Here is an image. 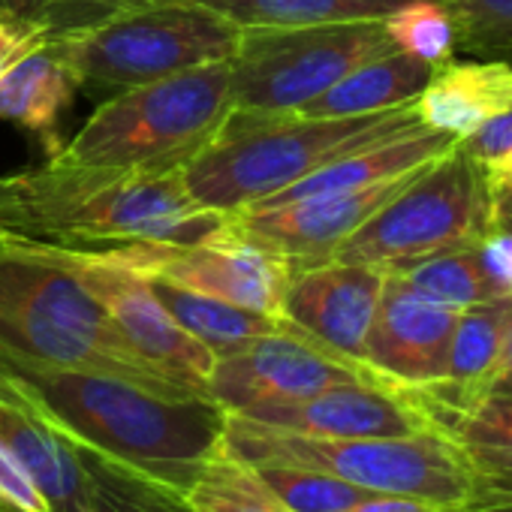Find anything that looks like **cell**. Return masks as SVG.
Returning <instances> with one entry per match:
<instances>
[{
  "instance_id": "cell-30",
  "label": "cell",
  "mask_w": 512,
  "mask_h": 512,
  "mask_svg": "<svg viewBox=\"0 0 512 512\" xmlns=\"http://www.w3.org/2000/svg\"><path fill=\"white\" fill-rule=\"evenodd\" d=\"M0 512H52L37 476L4 443H0Z\"/></svg>"
},
{
  "instance_id": "cell-13",
  "label": "cell",
  "mask_w": 512,
  "mask_h": 512,
  "mask_svg": "<svg viewBox=\"0 0 512 512\" xmlns=\"http://www.w3.org/2000/svg\"><path fill=\"white\" fill-rule=\"evenodd\" d=\"M386 275L371 266L326 260L293 275L281 320L320 347L365 365V338L374 323Z\"/></svg>"
},
{
  "instance_id": "cell-3",
  "label": "cell",
  "mask_w": 512,
  "mask_h": 512,
  "mask_svg": "<svg viewBox=\"0 0 512 512\" xmlns=\"http://www.w3.org/2000/svg\"><path fill=\"white\" fill-rule=\"evenodd\" d=\"M413 127H422L416 103L353 118H302L232 106L214 142L184 166V184L202 208L232 214Z\"/></svg>"
},
{
  "instance_id": "cell-28",
  "label": "cell",
  "mask_w": 512,
  "mask_h": 512,
  "mask_svg": "<svg viewBox=\"0 0 512 512\" xmlns=\"http://www.w3.org/2000/svg\"><path fill=\"white\" fill-rule=\"evenodd\" d=\"M290 512H344L362 497L374 494L359 485H350L338 476L296 467V464H250Z\"/></svg>"
},
{
  "instance_id": "cell-33",
  "label": "cell",
  "mask_w": 512,
  "mask_h": 512,
  "mask_svg": "<svg viewBox=\"0 0 512 512\" xmlns=\"http://www.w3.org/2000/svg\"><path fill=\"white\" fill-rule=\"evenodd\" d=\"M479 253H482L491 278L512 296V232H506V229L488 232L479 244Z\"/></svg>"
},
{
  "instance_id": "cell-18",
  "label": "cell",
  "mask_w": 512,
  "mask_h": 512,
  "mask_svg": "<svg viewBox=\"0 0 512 512\" xmlns=\"http://www.w3.org/2000/svg\"><path fill=\"white\" fill-rule=\"evenodd\" d=\"M458 142L461 139H455L449 133H437V130H428V127H413V130L398 133V136H392L386 142H377L371 148L347 154V157L311 172L308 178L290 184L287 190L263 199L260 205H250V208H266V205H281V202H293V199H305V196H323V193H344V190L371 187L377 181L413 172V169L437 160L440 154H446Z\"/></svg>"
},
{
  "instance_id": "cell-15",
  "label": "cell",
  "mask_w": 512,
  "mask_h": 512,
  "mask_svg": "<svg viewBox=\"0 0 512 512\" xmlns=\"http://www.w3.org/2000/svg\"><path fill=\"white\" fill-rule=\"evenodd\" d=\"M235 416L308 437H407L431 431L404 389L371 383H344L311 398L260 404Z\"/></svg>"
},
{
  "instance_id": "cell-37",
  "label": "cell",
  "mask_w": 512,
  "mask_h": 512,
  "mask_svg": "<svg viewBox=\"0 0 512 512\" xmlns=\"http://www.w3.org/2000/svg\"><path fill=\"white\" fill-rule=\"evenodd\" d=\"M482 169H485V178L491 184V193L512 190V151H506L494 160H485Z\"/></svg>"
},
{
  "instance_id": "cell-17",
  "label": "cell",
  "mask_w": 512,
  "mask_h": 512,
  "mask_svg": "<svg viewBox=\"0 0 512 512\" xmlns=\"http://www.w3.org/2000/svg\"><path fill=\"white\" fill-rule=\"evenodd\" d=\"M422 127L467 139L512 112V67L497 61H443L413 100Z\"/></svg>"
},
{
  "instance_id": "cell-34",
  "label": "cell",
  "mask_w": 512,
  "mask_h": 512,
  "mask_svg": "<svg viewBox=\"0 0 512 512\" xmlns=\"http://www.w3.org/2000/svg\"><path fill=\"white\" fill-rule=\"evenodd\" d=\"M458 512H512V476H476V491Z\"/></svg>"
},
{
  "instance_id": "cell-22",
  "label": "cell",
  "mask_w": 512,
  "mask_h": 512,
  "mask_svg": "<svg viewBox=\"0 0 512 512\" xmlns=\"http://www.w3.org/2000/svg\"><path fill=\"white\" fill-rule=\"evenodd\" d=\"M145 278V275H142ZM154 296L163 302V308L199 341L205 344L214 359L229 356L241 347H247L256 338H266L275 335L281 329L278 317H266V314H256L238 305H229L223 299L160 281V278H148Z\"/></svg>"
},
{
  "instance_id": "cell-21",
  "label": "cell",
  "mask_w": 512,
  "mask_h": 512,
  "mask_svg": "<svg viewBox=\"0 0 512 512\" xmlns=\"http://www.w3.org/2000/svg\"><path fill=\"white\" fill-rule=\"evenodd\" d=\"M461 449L476 476H512V392H488L464 410H419Z\"/></svg>"
},
{
  "instance_id": "cell-2",
  "label": "cell",
  "mask_w": 512,
  "mask_h": 512,
  "mask_svg": "<svg viewBox=\"0 0 512 512\" xmlns=\"http://www.w3.org/2000/svg\"><path fill=\"white\" fill-rule=\"evenodd\" d=\"M7 374L76 446L103 452L169 488L190 491L220 449L226 410L208 398H166L82 368H58L0 350Z\"/></svg>"
},
{
  "instance_id": "cell-12",
  "label": "cell",
  "mask_w": 512,
  "mask_h": 512,
  "mask_svg": "<svg viewBox=\"0 0 512 512\" xmlns=\"http://www.w3.org/2000/svg\"><path fill=\"white\" fill-rule=\"evenodd\" d=\"M425 166L359 190L323 193V196H305L266 208L232 211V226L241 238L287 256L299 269L317 266L332 260V253L362 223H368L392 196H398Z\"/></svg>"
},
{
  "instance_id": "cell-27",
  "label": "cell",
  "mask_w": 512,
  "mask_h": 512,
  "mask_svg": "<svg viewBox=\"0 0 512 512\" xmlns=\"http://www.w3.org/2000/svg\"><path fill=\"white\" fill-rule=\"evenodd\" d=\"M455 25V52L512 67V0H437Z\"/></svg>"
},
{
  "instance_id": "cell-39",
  "label": "cell",
  "mask_w": 512,
  "mask_h": 512,
  "mask_svg": "<svg viewBox=\"0 0 512 512\" xmlns=\"http://www.w3.org/2000/svg\"><path fill=\"white\" fill-rule=\"evenodd\" d=\"M506 383H512V326H509V335H506V350H503V365H500V377H497V389H503Z\"/></svg>"
},
{
  "instance_id": "cell-7",
  "label": "cell",
  "mask_w": 512,
  "mask_h": 512,
  "mask_svg": "<svg viewBox=\"0 0 512 512\" xmlns=\"http://www.w3.org/2000/svg\"><path fill=\"white\" fill-rule=\"evenodd\" d=\"M494 232V193L482 163L458 142L362 223L332 260L392 275L425 256L476 247Z\"/></svg>"
},
{
  "instance_id": "cell-25",
  "label": "cell",
  "mask_w": 512,
  "mask_h": 512,
  "mask_svg": "<svg viewBox=\"0 0 512 512\" xmlns=\"http://www.w3.org/2000/svg\"><path fill=\"white\" fill-rule=\"evenodd\" d=\"M392 278H398L416 296L446 305V308H458V311L497 302V299H512L485 269L479 244L425 256L419 263H410L392 272Z\"/></svg>"
},
{
  "instance_id": "cell-36",
  "label": "cell",
  "mask_w": 512,
  "mask_h": 512,
  "mask_svg": "<svg viewBox=\"0 0 512 512\" xmlns=\"http://www.w3.org/2000/svg\"><path fill=\"white\" fill-rule=\"evenodd\" d=\"M124 4H133V0H73L70 25H67L64 31L79 28V25H88V22L106 16V13H112V10H118V7H124Z\"/></svg>"
},
{
  "instance_id": "cell-38",
  "label": "cell",
  "mask_w": 512,
  "mask_h": 512,
  "mask_svg": "<svg viewBox=\"0 0 512 512\" xmlns=\"http://www.w3.org/2000/svg\"><path fill=\"white\" fill-rule=\"evenodd\" d=\"M494 229L512 232V190L494 193Z\"/></svg>"
},
{
  "instance_id": "cell-40",
  "label": "cell",
  "mask_w": 512,
  "mask_h": 512,
  "mask_svg": "<svg viewBox=\"0 0 512 512\" xmlns=\"http://www.w3.org/2000/svg\"><path fill=\"white\" fill-rule=\"evenodd\" d=\"M497 392H512V383H506L503 389H497Z\"/></svg>"
},
{
  "instance_id": "cell-35",
  "label": "cell",
  "mask_w": 512,
  "mask_h": 512,
  "mask_svg": "<svg viewBox=\"0 0 512 512\" xmlns=\"http://www.w3.org/2000/svg\"><path fill=\"white\" fill-rule=\"evenodd\" d=\"M344 512H449V509H440L428 500L404 497V494H368Z\"/></svg>"
},
{
  "instance_id": "cell-43",
  "label": "cell",
  "mask_w": 512,
  "mask_h": 512,
  "mask_svg": "<svg viewBox=\"0 0 512 512\" xmlns=\"http://www.w3.org/2000/svg\"><path fill=\"white\" fill-rule=\"evenodd\" d=\"M449 512H458V509H449Z\"/></svg>"
},
{
  "instance_id": "cell-42",
  "label": "cell",
  "mask_w": 512,
  "mask_h": 512,
  "mask_svg": "<svg viewBox=\"0 0 512 512\" xmlns=\"http://www.w3.org/2000/svg\"><path fill=\"white\" fill-rule=\"evenodd\" d=\"M0 241H4V232H0Z\"/></svg>"
},
{
  "instance_id": "cell-31",
  "label": "cell",
  "mask_w": 512,
  "mask_h": 512,
  "mask_svg": "<svg viewBox=\"0 0 512 512\" xmlns=\"http://www.w3.org/2000/svg\"><path fill=\"white\" fill-rule=\"evenodd\" d=\"M49 37H52V28L37 25V22H19V19L0 22V76H4L19 58L43 46Z\"/></svg>"
},
{
  "instance_id": "cell-19",
  "label": "cell",
  "mask_w": 512,
  "mask_h": 512,
  "mask_svg": "<svg viewBox=\"0 0 512 512\" xmlns=\"http://www.w3.org/2000/svg\"><path fill=\"white\" fill-rule=\"evenodd\" d=\"M73 100L76 82L49 40L0 76V118L37 136L49 157L64 148L61 118Z\"/></svg>"
},
{
  "instance_id": "cell-16",
  "label": "cell",
  "mask_w": 512,
  "mask_h": 512,
  "mask_svg": "<svg viewBox=\"0 0 512 512\" xmlns=\"http://www.w3.org/2000/svg\"><path fill=\"white\" fill-rule=\"evenodd\" d=\"M0 443L28 464L46 491L52 512H88L85 479L73 443L7 374H0Z\"/></svg>"
},
{
  "instance_id": "cell-11",
  "label": "cell",
  "mask_w": 512,
  "mask_h": 512,
  "mask_svg": "<svg viewBox=\"0 0 512 512\" xmlns=\"http://www.w3.org/2000/svg\"><path fill=\"white\" fill-rule=\"evenodd\" d=\"M344 383L392 386L368 365L320 347L281 320L275 335L256 338L247 347L214 359L208 374V398L226 413H241L260 404L311 398Z\"/></svg>"
},
{
  "instance_id": "cell-41",
  "label": "cell",
  "mask_w": 512,
  "mask_h": 512,
  "mask_svg": "<svg viewBox=\"0 0 512 512\" xmlns=\"http://www.w3.org/2000/svg\"><path fill=\"white\" fill-rule=\"evenodd\" d=\"M4 19H10V16L4 13V7H0V22H4Z\"/></svg>"
},
{
  "instance_id": "cell-32",
  "label": "cell",
  "mask_w": 512,
  "mask_h": 512,
  "mask_svg": "<svg viewBox=\"0 0 512 512\" xmlns=\"http://www.w3.org/2000/svg\"><path fill=\"white\" fill-rule=\"evenodd\" d=\"M0 7L10 19L37 22L52 28V34H61L70 25L73 0H0Z\"/></svg>"
},
{
  "instance_id": "cell-14",
  "label": "cell",
  "mask_w": 512,
  "mask_h": 512,
  "mask_svg": "<svg viewBox=\"0 0 512 512\" xmlns=\"http://www.w3.org/2000/svg\"><path fill=\"white\" fill-rule=\"evenodd\" d=\"M458 308L416 296L386 275L374 323L365 338V365L398 389L428 386L446 377Z\"/></svg>"
},
{
  "instance_id": "cell-20",
  "label": "cell",
  "mask_w": 512,
  "mask_h": 512,
  "mask_svg": "<svg viewBox=\"0 0 512 512\" xmlns=\"http://www.w3.org/2000/svg\"><path fill=\"white\" fill-rule=\"evenodd\" d=\"M434 67L404 55L389 52L374 61H365L362 67L350 70L344 79H338L329 91H323L317 100L296 109L302 118H353V115H374L386 109H398L413 103L422 88L428 85Z\"/></svg>"
},
{
  "instance_id": "cell-26",
  "label": "cell",
  "mask_w": 512,
  "mask_h": 512,
  "mask_svg": "<svg viewBox=\"0 0 512 512\" xmlns=\"http://www.w3.org/2000/svg\"><path fill=\"white\" fill-rule=\"evenodd\" d=\"M187 497L199 512H290L250 464L223 449L211 455Z\"/></svg>"
},
{
  "instance_id": "cell-4",
  "label": "cell",
  "mask_w": 512,
  "mask_h": 512,
  "mask_svg": "<svg viewBox=\"0 0 512 512\" xmlns=\"http://www.w3.org/2000/svg\"><path fill=\"white\" fill-rule=\"evenodd\" d=\"M229 112L232 67L205 64L106 97L55 157L76 166L184 172L214 142Z\"/></svg>"
},
{
  "instance_id": "cell-6",
  "label": "cell",
  "mask_w": 512,
  "mask_h": 512,
  "mask_svg": "<svg viewBox=\"0 0 512 512\" xmlns=\"http://www.w3.org/2000/svg\"><path fill=\"white\" fill-rule=\"evenodd\" d=\"M220 449L244 464H296L374 494H404L464 509L476 473L455 443L434 431L407 437H308L226 413Z\"/></svg>"
},
{
  "instance_id": "cell-9",
  "label": "cell",
  "mask_w": 512,
  "mask_h": 512,
  "mask_svg": "<svg viewBox=\"0 0 512 512\" xmlns=\"http://www.w3.org/2000/svg\"><path fill=\"white\" fill-rule=\"evenodd\" d=\"M106 253L145 278H160L278 320L284 293L299 272L287 256L241 238L232 220L223 235L208 241H136L106 247Z\"/></svg>"
},
{
  "instance_id": "cell-23",
  "label": "cell",
  "mask_w": 512,
  "mask_h": 512,
  "mask_svg": "<svg viewBox=\"0 0 512 512\" xmlns=\"http://www.w3.org/2000/svg\"><path fill=\"white\" fill-rule=\"evenodd\" d=\"M184 4L205 7L238 31H250L332 22H383L389 13L410 4V0H184Z\"/></svg>"
},
{
  "instance_id": "cell-10",
  "label": "cell",
  "mask_w": 512,
  "mask_h": 512,
  "mask_svg": "<svg viewBox=\"0 0 512 512\" xmlns=\"http://www.w3.org/2000/svg\"><path fill=\"white\" fill-rule=\"evenodd\" d=\"M31 244L46 250L52 260H58L97 296V302L106 308L118 332L145 362H151L157 371H163L187 392L208 398V374L214 368V353L205 344H199L163 308L148 278L127 269L106 250H79V247H58L40 241Z\"/></svg>"
},
{
  "instance_id": "cell-8",
  "label": "cell",
  "mask_w": 512,
  "mask_h": 512,
  "mask_svg": "<svg viewBox=\"0 0 512 512\" xmlns=\"http://www.w3.org/2000/svg\"><path fill=\"white\" fill-rule=\"evenodd\" d=\"M398 52L383 22H332L241 31L232 67V106L296 112L350 70Z\"/></svg>"
},
{
  "instance_id": "cell-1",
  "label": "cell",
  "mask_w": 512,
  "mask_h": 512,
  "mask_svg": "<svg viewBox=\"0 0 512 512\" xmlns=\"http://www.w3.org/2000/svg\"><path fill=\"white\" fill-rule=\"evenodd\" d=\"M229 211L202 208L184 172L76 166L49 157L0 178V232L7 238L106 250L136 241L196 244L229 229Z\"/></svg>"
},
{
  "instance_id": "cell-5",
  "label": "cell",
  "mask_w": 512,
  "mask_h": 512,
  "mask_svg": "<svg viewBox=\"0 0 512 512\" xmlns=\"http://www.w3.org/2000/svg\"><path fill=\"white\" fill-rule=\"evenodd\" d=\"M241 31L184 0H136L49 37L76 88L106 100L205 64L232 61Z\"/></svg>"
},
{
  "instance_id": "cell-29",
  "label": "cell",
  "mask_w": 512,
  "mask_h": 512,
  "mask_svg": "<svg viewBox=\"0 0 512 512\" xmlns=\"http://www.w3.org/2000/svg\"><path fill=\"white\" fill-rule=\"evenodd\" d=\"M392 46L431 67L455 55V25L437 0H410L383 19Z\"/></svg>"
},
{
  "instance_id": "cell-24",
  "label": "cell",
  "mask_w": 512,
  "mask_h": 512,
  "mask_svg": "<svg viewBox=\"0 0 512 512\" xmlns=\"http://www.w3.org/2000/svg\"><path fill=\"white\" fill-rule=\"evenodd\" d=\"M73 449L85 479L88 512H199L187 491L169 488L88 446L73 443Z\"/></svg>"
}]
</instances>
